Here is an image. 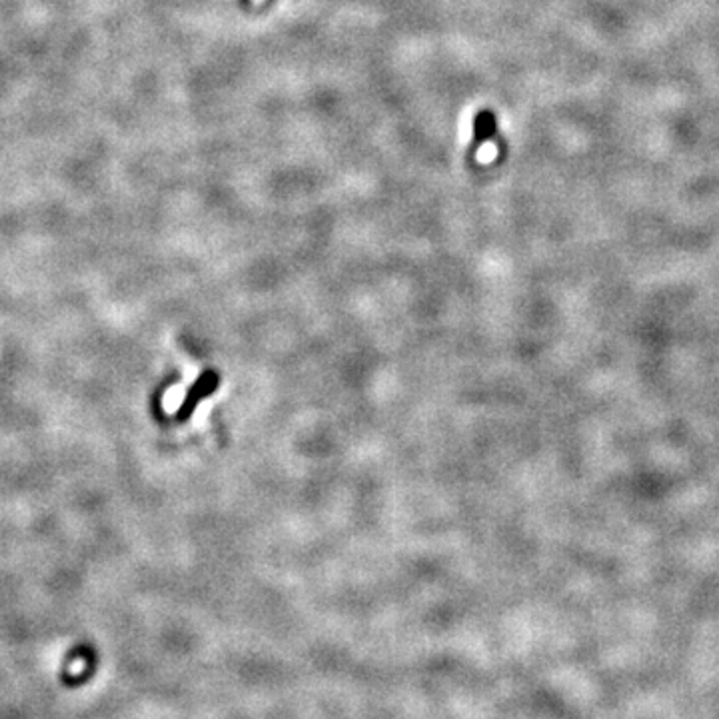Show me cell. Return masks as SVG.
Here are the masks:
<instances>
[{"mask_svg":"<svg viewBox=\"0 0 719 719\" xmlns=\"http://www.w3.org/2000/svg\"><path fill=\"white\" fill-rule=\"evenodd\" d=\"M496 154H497L496 144L494 142H486L482 149H479L478 159H479V162H490Z\"/></svg>","mask_w":719,"mask_h":719,"instance_id":"obj_1","label":"cell"},{"mask_svg":"<svg viewBox=\"0 0 719 719\" xmlns=\"http://www.w3.org/2000/svg\"><path fill=\"white\" fill-rule=\"evenodd\" d=\"M254 3H262V0H254Z\"/></svg>","mask_w":719,"mask_h":719,"instance_id":"obj_2","label":"cell"}]
</instances>
